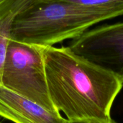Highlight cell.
Returning <instances> with one entry per match:
<instances>
[{
    "label": "cell",
    "mask_w": 123,
    "mask_h": 123,
    "mask_svg": "<svg viewBox=\"0 0 123 123\" xmlns=\"http://www.w3.org/2000/svg\"><path fill=\"white\" fill-rule=\"evenodd\" d=\"M0 116L14 123H66L67 120L1 84Z\"/></svg>",
    "instance_id": "5"
},
{
    "label": "cell",
    "mask_w": 123,
    "mask_h": 123,
    "mask_svg": "<svg viewBox=\"0 0 123 123\" xmlns=\"http://www.w3.org/2000/svg\"><path fill=\"white\" fill-rule=\"evenodd\" d=\"M37 0H0V84L12 25L17 17Z\"/></svg>",
    "instance_id": "6"
},
{
    "label": "cell",
    "mask_w": 123,
    "mask_h": 123,
    "mask_svg": "<svg viewBox=\"0 0 123 123\" xmlns=\"http://www.w3.org/2000/svg\"><path fill=\"white\" fill-rule=\"evenodd\" d=\"M66 123H116L112 118L109 120H99V119H85L79 120H66Z\"/></svg>",
    "instance_id": "8"
},
{
    "label": "cell",
    "mask_w": 123,
    "mask_h": 123,
    "mask_svg": "<svg viewBox=\"0 0 123 123\" xmlns=\"http://www.w3.org/2000/svg\"><path fill=\"white\" fill-rule=\"evenodd\" d=\"M1 85L51 112L60 113L50 98L41 46L10 39Z\"/></svg>",
    "instance_id": "3"
},
{
    "label": "cell",
    "mask_w": 123,
    "mask_h": 123,
    "mask_svg": "<svg viewBox=\"0 0 123 123\" xmlns=\"http://www.w3.org/2000/svg\"><path fill=\"white\" fill-rule=\"evenodd\" d=\"M50 98L68 120H109L123 83L73 53L68 47H42Z\"/></svg>",
    "instance_id": "1"
},
{
    "label": "cell",
    "mask_w": 123,
    "mask_h": 123,
    "mask_svg": "<svg viewBox=\"0 0 123 123\" xmlns=\"http://www.w3.org/2000/svg\"><path fill=\"white\" fill-rule=\"evenodd\" d=\"M68 48L123 83V22L87 30L73 39Z\"/></svg>",
    "instance_id": "4"
},
{
    "label": "cell",
    "mask_w": 123,
    "mask_h": 123,
    "mask_svg": "<svg viewBox=\"0 0 123 123\" xmlns=\"http://www.w3.org/2000/svg\"><path fill=\"white\" fill-rule=\"evenodd\" d=\"M67 2L77 6L108 11L119 16L123 15V0H55Z\"/></svg>",
    "instance_id": "7"
},
{
    "label": "cell",
    "mask_w": 123,
    "mask_h": 123,
    "mask_svg": "<svg viewBox=\"0 0 123 123\" xmlns=\"http://www.w3.org/2000/svg\"><path fill=\"white\" fill-rule=\"evenodd\" d=\"M114 12L55 0H37L15 19L11 40L48 47L74 39L92 26L115 18Z\"/></svg>",
    "instance_id": "2"
}]
</instances>
